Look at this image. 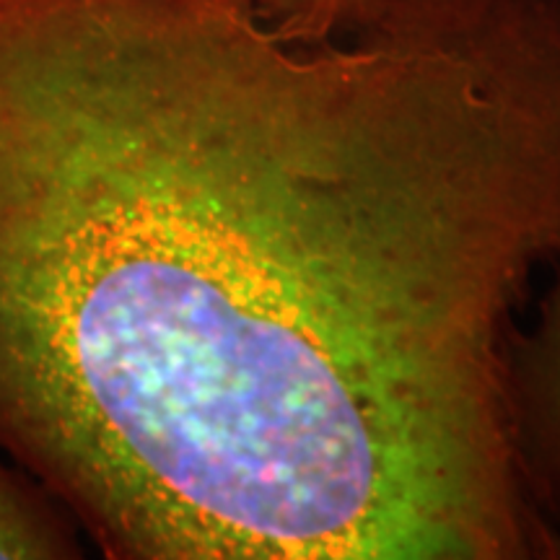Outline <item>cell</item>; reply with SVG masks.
Returning a JSON list of instances; mask_svg holds the SVG:
<instances>
[{
  "instance_id": "obj_1",
  "label": "cell",
  "mask_w": 560,
  "mask_h": 560,
  "mask_svg": "<svg viewBox=\"0 0 560 560\" xmlns=\"http://www.w3.org/2000/svg\"><path fill=\"white\" fill-rule=\"evenodd\" d=\"M548 270L535 317L509 335L503 400L524 495L560 550V255Z\"/></svg>"
},
{
  "instance_id": "obj_2",
  "label": "cell",
  "mask_w": 560,
  "mask_h": 560,
  "mask_svg": "<svg viewBox=\"0 0 560 560\" xmlns=\"http://www.w3.org/2000/svg\"><path fill=\"white\" fill-rule=\"evenodd\" d=\"M81 529L42 482L0 459V560H75Z\"/></svg>"
},
{
  "instance_id": "obj_3",
  "label": "cell",
  "mask_w": 560,
  "mask_h": 560,
  "mask_svg": "<svg viewBox=\"0 0 560 560\" xmlns=\"http://www.w3.org/2000/svg\"><path fill=\"white\" fill-rule=\"evenodd\" d=\"M272 5L278 9H293V5H306V3H317V0H270Z\"/></svg>"
}]
</instances>
